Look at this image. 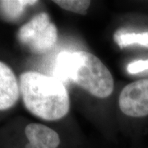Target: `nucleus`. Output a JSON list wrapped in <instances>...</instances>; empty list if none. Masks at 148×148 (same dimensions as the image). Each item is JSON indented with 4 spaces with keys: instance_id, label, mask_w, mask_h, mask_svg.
<instances>
[{
    "instance_id": "obj_9",
    "label": "nucleus",
    "mask_w": 148,
    "mask_h": 148,
    "mask_svg": "<svg viewBox=\"0 0 148 148\" xmlns=\"http://www.w3.org/2000/svg\"><path fill=\"white\" fill-rule=\"evenodd\" d=\"M53 3L64 10L81 15H86L90 5L89 0H55Z\"/></svg>"
},
{
    "instance_id": "obj_4",
    "label": "nucleus",
    "mask_w": 148,
    "mask_h": 148,
    "mask_svg": "<svg viewBox=\"0 0 148 148\" xmlns=\"http://www.w3.org/2000/svg\"><path fill=\"white\" fill-rule=\"evenodd\" d=\"M119 106L127 116H147L148 79L138 80L127 84L119 94Z\"/></svg>"
},
{
    "instance_id": "obj_6",
    "label": "nucleus",
    "mask_w": 148,
    "mask_h": 148,
    "mask_svg": "<svg viewBox=\"0 0 148 148\" xmlns=\"http://www.w3.org/2000/svg\"><path fill=\"white\" fill-rule=\"evenodd\" d=\"M25 135L27 143L24 148H59L62 143L58 132L42 123L28 124Z\"/></svg>"
},
{
    "instance_id": "obj_3",
    "label": "nucleus",
    "mask_w": 148,
    "mask_h": 148,
    "mask_svg": "<svg viewBox=\"0 0 148 148\" xmlns=\"http://www.w3.org/2000/svg\"><path fill=\"white\" fill-rule=\"evenodd\" d=\"M17 39L32 53H45L55 45L58 40V30L49 14L40 12L20 27Z\"/></svg>"
},
{
    "instance_id": "obj_2",
    "label": "nucleus",
    "mask_w": 148,
    "mask_h": 148,
    "mask_svg": "<svg viewBox=\"0 0 148 148\" xmlns=\"http://www.w3.org/2000/svg\"><path fill=\"white\" fill-rule=\"evenodd\" d=\"M53 74L61 82H72L97 98L109 97L114 91L113 76L100 58L86 51L58 53Z\"/></svg>"
},
{
    "instance_id": "obj_7",
    "label": "nucleus",
    "mask_w": 148,
    "mask_h": 148,
    "mask_svg": "<svg viewBox=\"0 0 148 148\" xmlns=\"http://www.w3.org/2000/svg\"><path fill=\"white\" fill-rule=\"evenodd\" d=\"M37 3L38 1L35 0H1L0 16L6 21H16L23 14L27 7Z\"/></svg>"
},
{
    "instance_id": "obj_1",
    "label": "nucleus",
    "mask_w": 148,
    "mask_h": 148,
    "mask_svg": "<svg viewBox=\"0 0 148 148\" xmlns=\"http://www.w3.org/2000/svg\"><path fill=\"white\" fill-rule=\"evenodd\" d=\"M24 106L33 115L47 121L65 117L70 109L67 87L55 77L36 71H27L19 78Z\"/></svg>"
},
{
    "instance_id": "obj_5",
    "label": "nucleus",
    "mask_w": 148,
    "mask_h": 148,
    "mask_svg": "<svg viewBox=\"0 0 148 148\" xmlns=\"http://www.w3.org/2000/svg\"><path fill=\"white\" fill-rule=\"evenodd\" d=\"M20 95V85L14 72L0 61V110H8L13 107Z\"/></svg>"
},
{
    "instance_id": "obj_10",
    "label": "nucleus",
    "mask_w": 148,
    "mask_h": 148,
    "mask_svg": "<svg viewBox=\"0 0 148 148\" xmlns=\"http://www.w3.org/2000/svg\"><path fill=\"white\" fill-rule=\"evenodd\" d=\"M146 70H148V59L137 60L130 63L127 66V71L130 74L142 73Z\"/></svg>"
},
{
    "instance_id": "obj_8",
    "label": "nucleus",
    "mask_w": 148,
    "mask_h": 148,
    "mask_svg": "<svg viewBox=\"0 0 148 148\" xmlns=\"http://www.w3.org/2000/svg\"><path fill=\"white\" fill-rule=\"evenodd\" d=\"M114 40L122 49L132 45H139L148 48V32L134 33L119 30L114 34Z\"/></svg>"
}]
</instances>
